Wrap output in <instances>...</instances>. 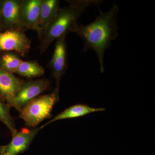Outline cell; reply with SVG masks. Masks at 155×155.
<instances>
[{
	"mask_svg": "<svg viewBox=\"0 0 155 155\" xmlns=\"http://www.w3.org/2000/svg\"><path fill=\"white\" fill-rule=\"evenodd\" d=\"M100 11L99 15L94 22L88 25H79L76 33L83 40V51L91 50L96 53L100 71L103 73L105 71L104 58L106 51L118 36L117 17L119 8L114 5L107 12Z\"/></svg>",
	"mask_w": 155,
	"mask_h": 155,
	"instance_id": "1",
	"label": "cell"
},
{
	"mask_svg": "<svg viewBox=\"0 0 155 155\" xmlns=\"http://www.w3.org/2000/svg\"><path fill=\"white\" fill-rule=\"evenodd\" d=\"M68 7L60 8L55 19L46 28L40 31L38 36L40 40V53L43 54L54 40L66 36L70 32H75L79 24L78 20L92 4H97L99 1H67Z\"/></svg>",
	"mask_w": 155,
	"mask_h": 155,
	"instance_id": "2",
	"label": "cell"
},
{
	"mask_svg": "<svg viewBox=\"0 0 155 155\" xmlns=\"http://www.w3.org/2000/svg\"><path fill=\"white\" fill-rule=\"evenodd\" d=\"M59 90L56 87L51 93L38 96L25 106L19 117L27 127L35 128L45 119L52 117L53 107L59 101Z\"/></svg>",
	"mask_w": 155,
	"mask_h": 155,
	"instance_id": "3",
	"label": "cell"
},
{
	"mask_svg": "<svg viewBox=\"0 0 155 155\" xmlns=\"http://www.w3.org/2000/svg\"><path fill=\"white\" fill-rule=\"evenodd\" d=\"M50 85V81L45 78L24 80L8 105L20 113L28 103L47 89Z\"/></svg>",
	"mask_w": 155,
	"mask_h": 155,
	"instance_id": "4",
	"label": "cell"
},
{
	"mask_svg": "<svg viewBox=\"0 0 155 155\" xmlns=\"http://www.w3.org/2000/svg\"><path fill=\"white\" fill-rule=\"evenodd\" d=\"M31 47V41L25 32L15 30L0 31V54L13 52L25 57Z\"/></svg>",
	"mask_w": 155,
	"mask_h": 155,
	"instance_id": "5",
	"label": "cell"
},
{
	"mask_svg": "<svg viewBox=\"0 0 155 155\" xmlns=\"http://www.w3.org/2000/svg\"><path fill=\"white\" fill-rule=\"evenodd\" d=\"M22 2V0H0L2 31L15 30L25 32L28 30L20 20Z\"/></svg>",
	"mask_w": 155,
	"mask_h": 155,
	"instance_id": "6",
	"label": "cell"
},
{
	"mask_svg": "<svg viewBox=\"0 0 155 155\" xmlns=\"http://www.w3.org/2000/svg\"><path fill=\"white\" fill-rule=\"evenodd\" d=\"M66 36L56 40L52 58L48 66L56 82V87L60 88L62 76L65 74L68 67V52Z\"/></svg>",
	"mask_w": 155,
	"mask_h": 155,
	"instance_id": "7",
	"label": "cell"
},
{
	"mask_svg": "<svg viewBox=\"0 0 155 155\" xmlns=\"http://www.w3.org/2000/svg\"><path fill=\"white\" fill-rule=\"evenodd\" d=\"M41 127L24 128L12 136L11 142L4 146L3 155H17L28 149Z\"/></svg>",
	"mask_w": 155,
	"mask_h": 155,
	"instance_id": "8",
	"label": "cell"
},
{
	"mask_svg": "<svg viewBox=\"0 0 155 155\" xmlns=\"http://www.w3.org/2000/svg\"><path fill=\"white\" fill-rule=\"evenodd\" d=\"M42 0H22L20 8V18L23 25L28 28L39 32V14Z\"/></svg>",
	"mask_w": 155,
	"mask_h": 155,
	"instance_id": "9",
	"label": "cell"
},
{
	"mask_svg": "<svg viewBox=\"0 0 155 155\" xmlns=\"http://www.w3.org/2000/svg\"><path fill=\"white\" fill-rule=\"evenodd\" d=\"M24 81L14 74L0 69V96L9 104Z\"/></svg>",
	"mask_w": 155,
	"mask_h": 155,
	"instance_id": "10",
	"label": "cell"
},
{
	"mask_svg": "<svg viewBox=\"0 0 155 155\" xmlns=\"http://www.w3.org/2000/svg\"><path fill=\"white\" fill-rule=\"evenodd\" d=\"M60 4L58 0H42L38 20L40 30L46 28L54 20L60 9Z\"/></svg>",
	"mask_w": 155,
	"mask_h": 155,
	"instance_id": "11",
	"label": "cell"
},
{
	"mask_svg": "<svg viewBox=\"0 0 155 155\" xmlns=\"http://www.w3.org/2000/svg\"><path fill=\"white\" fill-rule=\"evenodd\" d=\"M106 110L105 108H95L89 107L87 105L78 104L69 107L65 110L60 113L51 120L45 123L40 127L41 129L45 127L47 125L53 122L58 120L63 119H72V118H78L87 115V114L94 113V112H100Z\"/></svg>",
	"mask_w": 155,
	"mask_h": 155,
	"instance_id": "12",
	"label": "cell"
},
{
	"mask_svg": "<svg viewBox=\"0 0 155 155\" xmlns=\"http://www.w3.org/2000/svg\"><path fill=\"white\" fill-rule=\"evenodd\" d=\"M45 70L36 61H23L16 71V74L31 80L44 75Z\"/></svg>",
	"mask_w": 155,
	"mask_h": 155,
	"instance_id": "13",
	"label": "cell"
},
{
	"mask_svg": "<svg viewBox=\"0 0 155 155\" xmlns=\"http://www.w3.org/2000/svg\"><path fill=\"white\" fill-rule=\"evenodd\" d=\"M22 61L19 55L16 53H2L0 54V69L14 74Z\"/></svg>",
	"mask_w": 155,
	"mask_h": 155,
	"instance_id": "14",
	"label": "cell"
},
{
	"mask_svg": "<svg viewBox=\"0 0 155 155\" xmlns=\"http://www.w3.org/2000/svg\"><path fill=\"white\" fill-rule=\"evenodd\" d=\"M10 106L0 96V121L6 125L13 136L18 130L10 113Z\"/></svg>",
	"mask_w": 155,
	"mask_h": 155,
	"instance_id": "15",
	"label": "cell"
},
{
	"mask_svg": "<svg viewBox=\"0 0 155 155\" xmlns=\"http://www.w3.org/2000/svg\"><path fill=\"white\" fill-rule=\"evenodd\" d=\"M3 150H4V146H0V155H3Z\"/></svg>",
	"mask_w": 155,
	"mask_h": 155,
	"instance_id": "16",
	"label": "cell"
},
{
	"mask_svg": "<svg viewBox=\"0 0 155 155\" xmlns=\"http://www.w3.org/2000/svg\"><path fill=\"white\" fill-rule=\"evenodd\" d=\"M2 31V20H1V8H0V31Z\"/></svg>",
	"mask_w": 155,
	"mask_h": 155,
	"instance_id": "17",
	"label": "cell"
}]
</instances>
